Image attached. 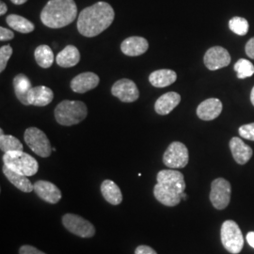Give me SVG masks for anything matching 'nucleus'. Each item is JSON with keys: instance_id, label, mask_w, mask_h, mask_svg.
I'll list each match as a JSON object with an SVG mask.
<instances>
[{"instance_id": "obj_1", "label": "nucleus", "mask_w": 254, "mask_h": 254, "mask_svg": "<svg viewBox=\"0 0 254 254\" xmlns=\"http://www.w3.org/2000/svg\"><path fill=\"white\" fill-rule=\"evenodd\" d=\"M115 12L107 2H97L82 9L77 18V30L83 36H98L108 29L114 21Z\"/></svg>"}, {"instance_id": "obj_2", "label": "nucleus", "mask_w": 254, "mask_h": 254, "mask_svg": "<svg viewBox=\"0 0 254 254\" xmlns=\"http://www.w3.org/2000/svg\"><path fill=\"white\" fill-rule=\"evenodd\" d=\"M154 186L155 199L166 206H176L183 199L186 182L183 173L174 170H163L156 175Z\"/></svg>"}, {"instance_id": "obj_3", "label": "nucleus", "mask_w": 254, "mask_h": 254, "mask_svg": "<svg viewBox=\"0 0 254 254\" xmlns=\"http://www.w3.org/2000/svg\"><path fill=\"white\" fill-rule=\"evenodd\" d=\"M77 16L74 0H49L41 12L42 23L49 28H62L72 24Z\"/></svg>"}, {"instance_id": "obj_4", "label": "nucleus", "mask_w": 254, "mask_h": 254, "mask_svg": "<svg viewBox=\"0 0 254 254\" xmlns=\"http://www.w3.org/2000/svg\"><path fill=\"white\" fill-rule=\"evenodd\" d=\"M56 121L64 127L78 125L88 115L87 106L81 101L64 100L55 109Z\"/></svg>"}, {"instance_id": "obj_5", "label": "nucleus", "mask_w": 254, "mask_h": 254, "mask_svg": "<svg viewBox=\"0 0 254 254\" xmlns=\"http://www.w3.org/2000/svg\"><path fill=\"white\" fill-rule=\"evenodd\" d=\"M3 162L6 167L13 172L26 175L27 177L35 175L39 170V164L36 159L23 151L5 153Z\"/></svg>"}, {"instance_id": "obj_6", "label": "nucleus", "mask_w": 254, "mask_h": 254, "mask_svg": "<svg viewBox=\"0 0 254 254\" xmlns=\"http://www.w3.org/2000/svg\"><path fill=\"white\" fill-rule=\"evenodd\" d=\"M221 242L229 253L238 254L244 247V236L234 220H226L221 226Z\"/></svg>"}, {"instance_id": "obj_7", "label": "nucleus", "mask_w": 254, "mask_h": 254, "mask_svg": "<svg viewBox=\"0 0 254 254\" xmlns=\"http://www.w3.org/2000/svg\"><path fill=\"white\" fill-rule=\"evenodd\" d=\"M24 139L27 145L31 149L34 154L41 157H48L50 156L53 148L51 147L48 137L37 127H29L25 131Z\"/></svg>"}, {"instance_id": "obj_8", "label": "nucleus", "mask_w": 254, "mask_h": 254, "mask_svg": "<svg viewBox=\"0 0 254 254\" xmlns=\"http://www.w3.org/2000/svg\"><path fill=\"white\" fill-rule=\"evenodd\" d=\"M190 160L187 146L179 141H173L164 153L163 163L170 169L185 168Z\"/></svg>"}, {"instance_id": "obj_9", "label": "nucleus", "mask_w": 254, "mask_h": 254, "mask_svg": "<svg viewBox=\"0 0 254 254\" xmlns=\"http://www.w3.org/2000/svg\"><path fill=\"white\" fill-rule=\"evenodd\" d=\"M232 187L231 184L223 179H215L211 184L210 200L213 206L218 210L226 208L231 200Z\"/></svg>"}, {"instance_id": "obj_10", "label": "nucleus", "mask_w": 254, "mask_h": 254, "mask_svg": "<svg viewBox=\"0 0 254 254\" xmlns=\"http://www.w3.org/2000/svg\"><path fill=\"white\" fill-rule=\"evenodd\" d=\"M63 224L70 233L83 238H90L95 235V228L91 222L74 214L64 215Z\"/></svg>"}, {"instance_id": "obj_11", "label": "nucleus", "mask_w": 254, "mask_h": 254, "mask_svg": "<svg viewBox=\"0 0 254 254\" xmlns=\"http://www.w3.org/2000/svg\"><path fill=\"white\" fill-rule=\"evenodd\" d=\"M111 93L124 103H133L139 97V91L136 83L128 78L115 82L111 88Z\"/></svg>"}, {"instance_id": "obj_12", "label": "nucleus", "mask_w": 254, "mask_h": 254, "mask_svg": "<svg viewBox=\"0 0 254 254\" xmlns=\"http://www.w3.org/2000/svg\"><path fill=\"white\" fill-rule=\"evenodd\" d=\"M203 63L210 71H217L218 69L227 67L231 64V56L225 48L214 46L206 51Z\"/></svg>"}, {"instance_id": "obj_13", "label": "nucleus", "mask_w": 254, "mask_h": 254, "mask_svg": "<svg viewBox=\"0 0 254 254\" xmlns=\"http://www.w3.org/2000/svg\"><path fill=\"white\" fill-rule=\"evenodd\" d=\"M34 191L39 198L48 203H58L62 199V191L53 183L40 180L34 183Z\"/></svg>"}, {"instance_id": "obj_14", "label": "nucleus", "mask_w": 254, "mask_h": 254, "mask_svg": "<svg viewBox=\"0 0 254 254\" xmlns=\"http://www.w3.org/2000/svg\"><path fill=\"white\" fill-rule=\"evenodd\" d=\"M100 82L96 73L85 72L73 77L71 81V89L76 93H85L95 89Z\"/></svg>"}, {"instance_id": "obj_15", "label": "nucleus", "mask_w": 254, "mask_h": 254, "mask_svg": "<svg viewBox=\"0 0 254 254\" xmlns=\"http://www.w3.org/2000/svg\"><path fill=\"white\" fill-rule=\"evenodd\" d=\"M148 48L149 43L143 37H128L121 45L122 52L128 57H137L144 54Z\"/></svg>"}, {"instance_id": "obj_16", "label": "nucleus", "mask_w": 254, "mask_h": 254, "mask_svg": "<svg viewBox=\"0 0 254 254\" xmlns=\"http://www.w3.org/2000/svg\"><path fill=\"white\" fill-rule=\"evenodd\" d=\"M222 111V103L218 98H209L201 102L197 115L202 121H212L218 118Z\"/></svg>"}, {"instance_id": "obj_17", "label": "nucleus", "mask_w": 254, "mask_h": 254, "mask_svg": "<svg viewBox=\"0 0 254 254\" xmlns=\"http://www.w3.org/2000/svg\"><path fill=\"white\" fill-rule=\"evenodd\" d=\"M54 99V92L46 86L32 87L27 94L29 105L35 107H46Z\"/></svg>"}, {"instance_id": "obj_18", "label": "nucleus", "mask_w": 254, "mask_h": 254, "mask_svg": "<svg viewBox=\"0 0 254 254\" xmlns=\"http://www.w3.org/2000/svg\"><path fill=\"white\" fill-rule=\"evenodd\" d=\"M181 102V96L177 92L171 91L161 95L154 104V110L159 115H168Z\"/></svg>"}, {"instance_id": "obj_19", "label": "nucleus", "mask_w": 254, "mask_h": 254, "mask_svg": "<svg viewBox=\"0 0 254 254\" xmlns=\"http://www.w3.org/2000/svg\"><path fill=\"white\" fill-rule=\"evenodd\" d=\"M230 148L236 163L244 165L253 156V149L239 137H233L230 141Z\"/></svg>"}, {"instance_id": "obj_20", "label": "nucleus", "mask_w": 254, "mask_h": 254, "mask_svg": "<svg viewBox=\"0 0 254 254\" xmlns=\"http://www.w3.org/2000/svg\"><path fill=\"white\" fill-rule=\"evenodd\" d=\"M57 64L63 68H71L80 62L79 50L72 45L64 47L56 57Z\"/></svg>"}, {"instance_id": "obj_21", "label": "nucleus", "mask_w": 254, "mask_h": 254, "mask_svg": "<svg viewBox=\"0 0 254 254\" xmlns=\"http://www.w3.org/2000/svg\"><path fill=\"white\" fill-rule=\"evenodd\" d=\"M3 173L6 176V178L9 180L16 189L19 190L25 193H29L32 190H34V186L29 181L26 175L20 174V173L13 172L12 170L6 167L5 165L3 166Z\"/></svg>"}, {"instance_id": "obj_22", "label": "nucleus", "mask_w": 254, "mask_h": 254, "mask_svg": "<svg viewBox=\"0 0 254 254\" xmlns=\"http://www.w3.org/2000/svg\"><path fill=\"white\" fill-rule=\"evenodd\" d=\"M177 79V74L169 69L156 70L149 75V81L155 88H166L171 86Z\"/></svg>"}, {"instance_id": "obj_23", "label": "nucleus", "mask_w": 254, "mask_h": 254, "mask_svg": "<svg viewBox=\"0 0 254 254\" xmlns=\"http://www.w3.org/2000/svg\"><path fill=\"white\" fill-rule=\"evenodd\" d=\"M32 88V84L24 73H19L13 78V90L15 95L21 104L24 106H30L27 100V94Z\"/></svg>"}, {"instance_id": "obj_24", "label": "nucleus", "mask_w": 254, "mask_h": 254, "mask_svg": "<svg viewBox=\"0 0 254 254\" xmlns=\"http://www.w3.org/2000/svg\"><path fill=\"white\" fill-rule=\"evenodd\" d=\"M101 192L105 200L112 205H119L123 201V194L117 184L111 180H105L101 185Z\"/></svg>"}, {"instance_id": "obj_25", "label": "nucleus", "mask_w": 254, "mask_h": 254, "mask_svg": "<svg viewBox=\"0 0 254 254\" xmlns=\"http://www.w3.org/2000/svg\"><path fill=\"white\" fill-rule=\"evenodd\" d=\"M6 22L9 27L23 34L30 33L35 29V26L32 22L18 14H9L6 18Z\"/></svg>"}, {"instance_id": "obj_26", "label": "nucleus", "mask_w": 254, "mask_h": 254, "mask_svg": "<svg viewBox=\"0 0 254 254\" xmlns=\"http://www.w3.org/2000/svg\"><path fill=\"white\" fill-rule=\"evenodd\" d=\"M34 58L38 65L44 69L50 68L54 63V53L52 49L46 45H42L37 47L34 51Z\"/></svg>"}, {"instance_id": "obj_27", "label": "nucleus", "mask_w": 254, "mask_h": 254, "mask_svg": "<svg viewBox=\"0 0 254 254\" xmlns=\"http://www.w3.org/2000/svg\"><path fill=\"white\" fill-rule=\"evenodd\" d=\"M0 149L5 154L14 151H23L24 147L18 138L11 135H4L3 130L0 129Z\"/></svg>"}, {"instance_id": "obj_28", "label": "nucleus", "mask_w": 254, "mask_h": 254, "mask_svg": "<svg viewBox=\"0 0 254 254\" xmlns=\"http://www.w3.org/2000/svg\"><path fill=\"white\" fill-rule=\"evenodd\" d=\"M235 71L237 73L238 78L244 79L254 75V65L250 61L241 59L235 64Z\"/></svg>"}, {"instance_id": "obj_29", "label": "nucleus", "mask_w": 254, "mask_h": 254, "mask_svg": "<svg viewBox=\"0 0 254 254\" xmlns=\"http://www.w3.org/2000/svg\"><path fill=\"white\" fill-rule=\"evenodd\" d=\"M229 27L234 33L243 36L246 35L249 31V22L245 18L236 16L230 20Z\"/></svg>"}, {"instance_id": "obj_30", "label": "nucleus", "mask_w": 254, "mask_h": 254, "mask_svg": "<svg viewBox=\"0 0 254 254\" xmlns=\"http://www.w3.org/2000/svg\"><path fill=\"white\" fill-rule=\"evenodd\" d=\"M12 55V48L9 45L1 46L0 48V72H4L7 64Z\"/></svg>"}, {"instance_id": "obj_31", "label": "nucleus", "mask_w": 254, "mask_h": 254, "mask_svg": "<svg viewBox=\"0 0 254 254\" xmlns=\"http://www.w3.org/2000/svg\"><path fill=\"white\" fill-rule=\"evenodd\" d=\"M239 135L243 138L254 141V123L239 127Z\"/></svg>"}, {"instance_id": "obj_32", "label": "nucleus", "mask_w": 254, "mask_h": 254, "mask_svg": "<svg viewBox=\"0 0 254 254\" xmlns=\"http://www.w3.org/2000/svg\"><path fill=\"white\" fill-rule=\"evenodd\" d=\"M19 254H46L40 250H38L33 246L24 245L22 246L19 250Z\"/></svg>"}, {"instance_id": "obj_33", "label": "nucleus", "mask_w": 254, "mask_h": 254, "mask_svg": "<svg viewBox=\"0 0 254 254\" xmlns=\"http://www.w3.org/2000/svg\"><path fill=\"white\" fill-rule=\"evenodd\" d=\"M13 38H14V34L10 29H8L6 27H0V41L1 42L12 40Z\"/></svg>"}, {"instance_id": "obj_34", "label": "nucleus", "mask_w": 254, "mask_h": 254, "mask_svg": "<svg viewBox=\"0 0 254 254\" xmlns=\"http://www.w3.org/2000/svg\"><path fill=\"white\" fill-rule=\"evenodd\" d=\"M135 254H157L154 249L149 246H138L135 251Z\"/></svg>"}, {"instance_id": "obj_35", "label": "nucleus", "mask_w": 254, "mask_h": 254, "mask_svg": "<svg viewBox=\"0 0 254 254\" xmlns=\"http://www.w3.org/2000/svg\"><path fill=\"white\" fill-rule=\"evenodd\" d=\"M245 50L248 57L254 60V37L249 40V42L246 45Z\"/></svg>"}, {"instance_id": "obj_36", "label": "nucleus", "mask_w": 254, "mask_h": 254, "mask_svg": "<svg viewBox=\"0 0 254 254\" xmlns=\"http://www.w3.org/2000/svg\"><path fill=\"white\" fill-rule=\"evenodd\" d=\"M247 241L250 244L251 247H253L254 249V232H250L247 235Z\"/></svg>"}, {"instance_id": "obj_37", "label": "nucleus", "mask_w": 254, "mask_h": 254, "mask_svg": "<svg viewBox=\"0 0 254 254\" xmlns=\"http://www.w3.org/2000/svg\"><path fill=\"white\" fill-rule=\"evenodd\" d=\"M8 10L7 5L4 2H0V15H4Z\"/></svg>"}, {"instance_id": "obj_38", "label": "nucleus", "mask_w": 254, "mask_h": 254, "mask_svg": "<svg viewBox=\"0 0 254 254\" xmlns=\"http://www.w3.org/2000/svg\"><path fill=\"white\" fill-rule=\"evenodd\" d=\"M11 3L15 4V5H23L27 2V0H10Z\"/></svg>"}, {"instance_id": "obj_39", "label": "nucleus", "mask_w": 254, "mask_h": 254, "mask_svg": "<svg viewBox=\"0 0 254 254\" xmlns=\"http://www.w3.org/2000/svg\"><path fill=\"white\" fill-rule=\"evenodd\" d=\"M251 101H252V104L254 106V87L252 90V93H251Z\"/></svg>"}]
</instances>
